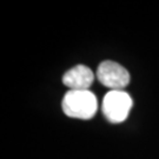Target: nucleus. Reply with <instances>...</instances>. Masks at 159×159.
<instances>
[{
	"label": "nucleus",
	"mask_w": 159,
	"mask_h": 159,
	"mask_svg": "<svg viewBox=\"0 0 159 159\" xmlns=\"http://www.w3.org/2000/svg\"><path fill=\"white\" fill-rule=\"evenodd\" d=\"M132 99L125 91H110L102 100V113L110 123H121L127 118Z\"/></svg>",
	"instance_id": "nucleus-2"
},
{
	"label": "nucleus",
	"mask_w": 159,
	"mask_h": 159,
	"mask_svg": "<svg viewBox=\"0 0 159 159\" xmlns=\"http://www.w3.org/2000/svg\"><path fill=\"white\" fill-rule=\"evenodd\" d=\"M94 74L91 68L84 65H77L68 70L63 77V83L73 91H89L93 84Z\"/></svg>",
	"instance_id": "nucleus-4"
},
{
	"label": "nucleus",
	"mask_w": 159,
	"mask_h": 159,
	"mask_svg": "<svg viewBox=\"0 0 159 159\" xmlns=\"http://www.w3.org/2000/svg\"><path fill=\"white\" fill-rule=\"evenodd\" d=\"M97 78L111 91H123L130 84V73L125 67L112 60L102 61L97 70Z\"/></svg>",
	"instance_id": "nucleus-3"
},
{
	"label": "nucleus",
	"mask_w": 159,
	"mask_h": 159,
	"mask_svg": "<svg viewBox=\"0 0 159 159\" xmlns=\"http://www.w3.org/2000/svg\"><path fill=\"white\" fill-rule=\"evenodd\" d=\"M64 113L75 119H91L98 108L96 96L89 91H70L63 99Z\"/></svg>",
	"instance_id": "nucleus-1"
}]
</instances>
